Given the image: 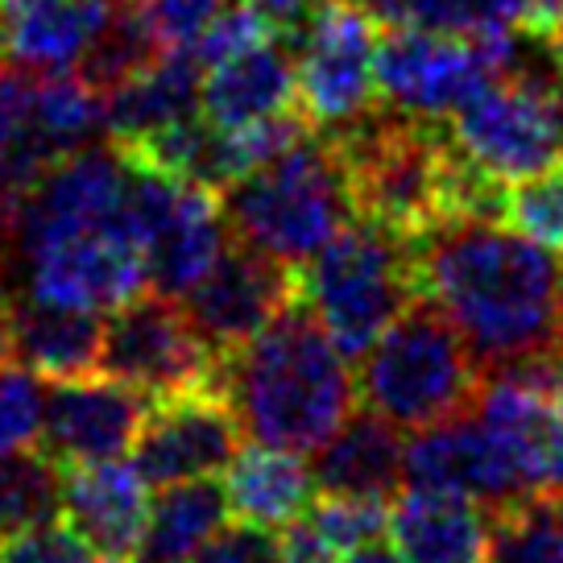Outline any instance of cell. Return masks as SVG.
<instances>
[{
	"label": "cell",
	"instance_id": "6da1fadb",
	"mask_svg": "<svg viewBox=\"0 0 563 563\" xmlns=\"http://www.w3.org/2000/svg\"><path fill=\"white\" fill-rule=\"evenodd\" d=\"M410 245L419 299H431L456 323L481 373L560 349V262L547 245L497 220L440 224Z\"/></svg>",
	"mask_w": 563,
	"mask_h": 563
},
{
	"label": "cell",
	"instance_id": "7a4b0ae2",
	"mask_svg": "<svg viewBox=\"0 0 563 563\" xmlns=\"http://www.w3.org/2000/svg\"><path fill=\"white\" fill-rule=\"evenodd\" d=\"M208 389L236 410L241 431L253 443L299 456L323 448L361 402L349 356L335 349L302 295L286 302L249 344L220 352Z\"/></svg>",
	"mask_w": 563,
	"mask_h": 563
},
{
	"label": "cell",
	"instance_id": "3957f363",
	"mask_svg": "<svg viewBox=\"0 0 563 563\" xmlns=\"http://www.w3.org/2000/svg\"><path fill=\"white\" fill-rule=\"evenodd\" d=\"M229 232L278 262H311L349 220H356L344 162L328 133H311L220 191Z\"/></svg>",
	"mask_w": 563,
	"mask_h": 563
},
{
	"label": "cell",
	"instance_id": "277c9868",
	"mask_svg": "<svg viewBox=\"0 0 563 563\" xmlns=\"http://www.w3.org/2000/svg\"><path fill=\"white\" fill-rule=\"evenodd\" d=\"M481 365L431 299H415L377 335L356 373V394L373 415L402 431H427L473 410Z\"/></svg>",
	"mask_w": 563,
	"mask_h": 563
},
{
	"label": "cell",
	"instance_id": "5b68a950",
	"mask_svg": "<svg viewBox=\"0 0 563 563\" xmlns=\"http://www.w3.org/2000/svg\"><path fill=\"white\" fill-rule=\"evenodd\" d=\"M299 295L349 361H361L394 319L419 299L415 245L373 220H349L311 262L299 265Z\"/></svg>",
	"mask_w": 563,
	"mask_h": 563
},
{
	"label": "cell",
	"instance_id": "8992f818",
	"mask_svg": "<svg viewBox=\"0 0 563 563\" xmlns=\"http://www.w3.org/2000/svg\"><path fill=\"white\" fill-rule=\"evenodd\" d=\"M510 37L501 34H440L422 25H389L377 42V96L398 112L443 121L476 91L506 79Z\"/></svg>",
	"mask_w": 563,
	"mask_h": 563
},
{
	"label": "cell",
	"instance_id": "52a82bcc",
	"mask_svg": "<svg viewBox=\"0 0 563 563\" xmlns=\"http://www.w3.org/2000/svg\"><path fill=\"white\" fill-rule=\"evenodd\" d=\"M129 220L145 249L150 290L183 299L229 245V220L220 191L170 175L129 166Z\"/></svg>",
	"mask_w": 563,
	"mask_h": 563
},
{
	"label": "cell",
	"instance_id": "ba28073f",
	"mask_svg": "<svg viewBox=\"0 0 563 563\" xmlns=\"http://www.w3.org/2000/svg\"><path fill=\"white\" fill-rule=\"evenodd\" d=\"M13 262H21L25 295L75 311H117L133 295L150 290L145 249L129 220V199L112 220L13 249Z\"/></svg>",
	"mask_w": 563,
	"mask_h": 563
},
{
	"label": "cell",
	"instance_id": "9c48e42d",
	"mask_svg": "<svg viewBox=\"0 0 563 563\" xmlns=\"http://www.w3.org/2000/svg\"><path fill=\"white\" fill-rule=\"evenodd\" d=\"M382 25L356 0H319L290 37L299 70V104L319 129H340L373 108Z\"/></svg>",
	"mask_w": 563,
	"mask_h": 563
},
{
	"label": "cell",
	"instance_id": "30bf717a",
	"mask_svg": "<svg viewBox=\"0 0 563 563\" xmlns=\"http://www.w3.org/2000/svg\"><path fill=\"white\" fill-rule=\"evenodd\" d=\"M216 352L195 332L183 302L141 290L104 319L100 373L141 389L150 402L166 394L208 386Z\"/></svg>",
	"mask_w": 563,
	"mask_h": 563
},
{
	"label": "cell",
	"instance_id": "8fae6325",
	"mask_svg": "<svg viewBox=\"0 0 563 563\" xmlns=\"http://www.w3.org/2000/svg\"><path fill=\"white\" fill-rule=\"evenodd\" d=\"M290 299H299V269L229 236L211 269L183 295V311L216 356L249 344Z\"/></svg>",
	"mask_w": 563,
	"mask_h": 563
},
{
	"label": "cell",
	"instance_id": "7c38bea8",
	"mask_svg": "<svg viewBox=\"0 0 563 563\" xmlns=\"http://www.w3.org/2000/svg\"><path fill=\"white\" fill-rule=\"evenodd\" d=\"M448 129L460 150L501 183L539 175L563 158V133L547 91L514 79H497L476 91L468 104L448 117Z\"/></svg>",
	"mask_w": 563,
	"mask_h": 563
},
{
	"label": "cell",
	"instance_id": "4fadbf2b",
	"mask_svg": "<svg viewBox=\"0 0 563 563\" xmlns=\"http://www.w3.org/2000/svg\"><path fill=\"white\" fill-rule=\"evenodd\" d=\"M241 419L216 389H183L154 398L133 443V464L145 485H178L229 468L241 452Z\"/></svg>",
	"mask_w": 563,
	"mask_h": 563
},
{
	"label": "cell",
	"instance_id": "5bb4252c",
	"mask_svg": "<svg viewBox=\"0 0 563 563\" xmlns=\"http://www.w3.org/2000/svg\"><path fill=\"white\" fill-rule=\"evenodd\" d=\"M145 410H150V398L108 373L63 377L46 386L42 427L34 443L58 468L117 460L133 452Z\"/></svg>",
	"mask_w": 563,
	"mask_h": 563
},
{
	"label": "cell",
	"instance_id": "9a60e30c",
	"mask_svg": "<svg viewBox=\"0 0 563 563\" xmlns=\"http://www.w3.org/2000/svg\"><path fill=\"white\" fill-rule=\"evenodd\" d=\"M406 485L460 493L485 510L530 497L527 481L518 476L497 435L476 419V410L419 431V440L406 448Z\"/></svg>",
	"mask_w": 563,
	"mask_h": 563
},
{
	"label": "cell",
	"instance_id": "2e32d148",
	"mask_svg": "<svg viewBox=\"0 0 563 563\" xmlns=\"http://www.w3.org/2000/svg\"><path fill=\"white\" fill-rule=\"evenodd\" d=\"M473 410L506 448L530 493L563 497V415L551 389L493 369L481 373Z\"/></svg>",
	"mask_w": 563,
	"mask_h": 563
},
{
	"label": "cell",
	"instance_id": "e0dca14e",
	"mask_svg": "<svg viewBox=\"0 0 563 563\" xmlns=\"http://www.w3.org/2000/svg\"><path fill=\"white\" fill-rule=\"evenodd\" d=\"M63 518L112 563L137 560L150 501L133 460H96L63 468Z\"/></svg>",
	"mask_w": 563,
	"mask_h": 563
},
{
	"label": "cell",
	"instance_id": "ac0fdd59",
	"mask_svg": "<svg viewBox=\"0 0 563 563\" xmlns=\"http://www.w3.org/2000/svg\"><path fill=\"white\" fill-rule=\"evenodd\" d=\"M112 0H0V58L30 75L79 67Z\"/></svg>",
	"mask_w": 563,
	"mask_h": 563
},
{
	"label": "cell",
	"instance_id": "d6986e66",
	"mask_svg": "<svg viewBox=\"0 0 563 563\" xmlns=\"http://www.w3.org/2000/svg\"><path fill=\"white\" fill-rule=\"evenodd\" d=\"M199 108H203V121L224 133L299 108V70H295L290 37L278 34L253 51L208 67V79L199 88Z\"/></svg>",
	"mask_w": 563,
	"mask_h": 563
},
{
	"label": "cell",
	"instance_id": "ffe728a7",
	"mask_svg": "<svg viewBox=\"0 0 563 563\" xmlns=\"http://www.w3.org/2000/svg\"><path fill=\"white\" fill-rule=\"evenodd\" d=\"M389 539L406 563H485L489 510L460 493L406 485L389 506Z\"/></svg>",
	"mask_w": 563,
	"mask_h": 563
},
{
	"label": "cell",
	"instance_id": "44dd1931",
	"mask_svg": "<svg viewBox=\"0 0 563 563\" xmlns=\"http://www.w3.org/2000/svg\"><path fill=\"white\" fill-rule=\"evenodd\" d=\"M319 493L344 497H382L394 501L406 485V443L402 427L365 410H352L332 440L316 448L311 460Z\"/></svg>",
	"mask_w": 563,
	"mask_h": 563
},
{
	"label": "cell",
	"instance_id": "7402d4cb",
	"mask_svg": "<svg viewBox=\"0 0 563 563\" xmlns=\"http://www.w3.org/2000/svg\"><path fill=\"white\" fill-rule=\"evenodd\" d=\"M104 319L100 311H75L13 290V365L42 382L100 373Z\"/></svg>",
	"mask_w": 563,
	"mask_h": 563
},
{
	"label": "cell",
	"instance_id": "603a6c76",
	"mask_svg": "<svg viewBox=\"0 0 563 563\" xmlns=\"http://www.w3.org/2000/svg\"><path fill=\"white\" fill-rule=\"evenodd\" d=\"M229 493V514L236 522L262 530L295 527L316 501V476L311 464H302L299 452L253 443L241 448L224 476Z\"/></svg>",
	"mask_w": 563,
	"mask_h": 563
},
{
	"label": "cell",
	"instance_id": "cb8c5ba5",
	"mask_svg": "<svg viewBox=\"0 0 563 563\" xmlns=\"http://www.w3.org/2000/svg\"><path fill=\"white\" fill-rule=\"evenodd\" d=\"M199 63L195 54H158L150 67L104 91V129L112 141H137L166 124L195 117L199 104Z\"/></svg>",
	"mask_w": 563,
	"mask_h": 563
},
{
	"label": "cell",
	"instance_id": "d4e9b609",
	"mask_svg": "<svg viewBox=\"0 0 563 563\" xmlns=\"http://www.w3.org/2000/svg\"><path fill=\"white\" fill-rule=\"evenodd\" d=\"M229 518V493L220 481H178L162 485L158 501L150 506L133 563H187Z\"/></svg>",
	"mask_w": 563,
	"mask_h": 563
},
{
	"label": "cell",
	"instance_id": "484cf974",
	"mask_svg": "<svg viewBox=\"0 0 563 563\" xmlns=\"http://www.w3.org/2000/svg\"><path fill=\"white\" fill-rule=\"evenodd\" d=\"M37 79L30 70L13 67L0 58V183L34 191L37 178L51 170L58 154L34 124Z\"/></svg>",
	"mask_w": 563,
	"mask_h": 563
},
{
	"label": "cell",
	"instance_id": "4316f807",
	"mask_svg": "<svg viewBox=\"0 0 563 563\" xmlns=\"http://www.w3.org/2000/svg\"><path fill=\"white\" fill-rule=\"evenodd\" d=\"M485 563H563V497L530 493L493 506Z\"/></svg>",
	"mask_w": 563,
	"mask_h": 563
},
{
	"label": "cell",
	"instance_id": "83f0119b",
	"mask_svg": "<svg viewBox=\"0 0 563 563\" xmlns=\"http://www.w3.org/2000/svg\"><path fill=\"white\" fill-rule=\"evenodd\" d=\"M158 54L162 46L154 30H150L141 0H112L104 30L96 34L88 54L79 58V79H88L91 88L104 96L117 84H124L129 75H137L141 67H150Z\"/></svg>",
	"mask_w": 563,
	"mask_h": 563
},
{
	"label": "cell",
	"instance_id": "f1b7e54d",
	"mask_svg": "<svg viewBox=\"0 0 563 563\" xmlns=\"http://www.w3.org/2000/svg\"><path fill=\"white\" fill-rule=\"evenodd\" d=\"M54 518H63V468L37 448L0 460V539Z\"/></svg>",
	"mask_w": 563,
	"mask_h": 563
},
{
	"label": "cell",
	"instance_id": "f546056e",
	"mask_svg": "<svg viewBox=\"0 0 563 563\" xmlns=\"http://www.w3.org/2000/svg\"><path fill=\"white\" fill-rule=\"evenodd\" d=\"M34 124L37 133L51 141L54 154L67 158L75 150L91 145L96 129H104V96L91 88L88 79H70L67 70L46 75V79H37Z\"/></svg>",
	"mask_w": 563,
	"mask_h": 563
},
{
	"label": "cell",
	"instance_id": "4dcf8cb0",
	"mask_svg": "<svg viewBox=\"0 0 563 563\" xmlns=\"http://www.w3.org/2000/svg\"><path fill=\"white\" fill-rule=\"evenodd\" d=\"M534 0H389L386 25H422L440 34H501L522 30Z\"/></svg>",
	"mask_w": 563,
	"mask_h": 563
},
{
	"label": "cell",
	"instance_id": "1f68e13d",
	"mask_svg": "<svg viewBox=\"0 0 563 563\" xmlns=\"http://www.w3.org/2000/svg\"><path fill=\"white\" fill-rule=\"evenodd\" d=\"M506 220L547 249H563V158L506 191Z\"/></svg>",
	"mask_w": 563,
	"mask_h": 563
},
{
	"label": "cell",
	"instance_id": "d6a6232c",
	"mask_svg": "<svg viewBox=\"0 0 563 563\" xmlns=\"http://www.w3.org/2000/svg\"><path fill=\"white\" fill-rule=\"evenodd\" d=\"M389 506H394V501H382V497L319 493L316 501H311V510L302 514V518L344 555L352 547L382 539V530H389Z\"/></svg>",
	"mask_w": 563,
	"mask_h": 563
},
{
	"label": "cell",
	"instance_id": "836d02e7",
	"mask_svg": "<svg viewBox=\"0 0 563 563\" xmlns=\"http://www.w3.org/2000/svg\"><path fill=\"white\" fill-rule=\"evenodd\" d=\"M42 398H46V386L37 373L13 369L9 361L0 365V460L37 440Z\"/></svg>",
	"mask_w": 563,
	"mask_h": 563
},
{
	"label": "cell",
	"instance_id": "e575fe53",
	"mask_svg": "<svg viewBox=\"0 0 563 563\" xmlns=\"http://www.w3.org/2000/svg\"><path fill=\"white\" fill-rule=\"evenodd\" d=\"M0 563H112L70 527L67 518H54L42 527L18 530L0 539Z\"/></svg>",
	"mask_w": 563,
	"mask_h": 563
},
{
	"label": "cell",
	"instance_id": "d590c367",
	"mask_svg": "<svg viewBox=\"0 0 563 563\" xmlns=\"http://www.w3.org/2000/svg\"><path fill=\"white\" fill-rule=\"evenodd\" d=\"M162 54H191L229 0H141Z\"/></svg>",
	"mask_w": 563,
	"mask_h": 563
},
{
	"label": "cell",
	"instance_id": "8d00e7d4",
	"mask_svg": "<svg viewBox=\"0 0 563 563\" xmlns=\"http://www.w3.org/2000/svg\"><path fill=\"white\" fill-rule=\"evenodd\" d=\"M269 37H278V30H274L257 9L236 4V9H224L220 18L211 21L208 34L199 37V46H195L191 54L199 67H216V63H224L232 54H245V51H253V46H262Z\"/></svg>",
	"mask_w": 563,
	"mask_h": 563
},
{
	"label": "cell",
	"instance_id": "74e56055",
	"mask_svg": "<svg viewBox=\"0 0 563 563\" xmlns=\"http://www.w3.org/2000/svg\"><path fill=\"white\" fill-rule=\"evenodd\" d=\"M187 563H282V539L274 530L236 522L229 530H216Z\"/></svg>",
	"mask_w": 563,
	"mask_h": 563
},
{
	"label": "cell",
	"instance_id": "f35d334b",
	"mask_svg": "<svg viewBox=\"0 0 563 563\" xmlns=\"http://www.w3.org/2000/svg\"><path fill=\"white\" fill-rule=\"evenodd\" d=\"M335 555L340 551L307 518H299L295 527H286V534H282V563H335Z\"/></svg>",
	"mask_w": 563,
	"mask_h": 563
},
{
	"label": "cell",
	"instance_id": "ab89813d",
	"mask_svg": "<svg viewBox=\"0 0 563 563\" xmlns=\"http://www.w3.org/2000/svg\"><path fill=\"white\" fill-rule=\"evenodd\" d=\"M249 9H257L278 34L295 37L299 34V25L307 21V13L316 9V0H245Z\"/></svg>",
	"mask_w": 563,
	"mask_h": 563
},
{
	"label": "cell",
	"instance_id": "60d3db41",
	"mask_svg": "<svg viewBox=\"0 0 563 563\" xmlns=\"http://www.w3.org/2000/svg\"><path fill=\"white\" fill-rule=\"evenodd\" d=\"M13 274H0V365L13 361Z\"/></svg>",
	"mask_w": 563,
	"mask_h": 563
},
{
	"label": "cell",
	"instance_id": "b9f144b4",
	"mask_svg": "<svg viewBox=\"0 0 563 563\" xmlns=\"http://www.w3.org/2000/svg\"><path fill=\"white\" fill-rule=\"evenodd\" d=\"M340 563H406V555L398 551V547L373 539V543H361V547H352V551H344V560Z\"/></svg>",
	"mask_w": 563,
	"mask_h": 563
},
{
	"label": "cell",
	"instance_id": "7bdbcfd3",
	"mask_svg": "<svg viewBox=\"0 0 563 563\" xmlns=\"http://www.w3.org/2000/svg\"><path fill=\"white\" fill-rule=\"evenodd\" d=\"M527 25L530 30H543V34L563 30V0H534V13H530Z\"/></svg>",
	"mask_w": 563,
	"mask_h": 563
},
{
	"label": "cell",
	"instance_id": "ee69618b",
	"mask_svg": "<svg viewBox=\"0 0 563 563\" xmlns=\"http://www.w3.org/2000/svg\"><path fill=\"white\" fill-rule=\"evenodd\" d=\"M555 332H560V349H563V262H560V290H555Z\"/></svg>",
	"mask_w": 563,
	"mask_h": 563
},
{
	"label": "cell",
	"instance_id": "f6af8a7d",
	"mask_svg": "<svg viewBox=\"0 0 563 563\" xmlns=\"http://www.w3.org/2000/svg\"><path fill=\"white\" fill-rule=\"evenodd\" d=\"M356 4H365V9H373L377 18L386 21V9H389V0H356Z\"/></svg>",
	"mask_w": 563,
	"mask_h": 563
},
{
	"label": "cell",
	"instance_id": "bcb514c9",
	"mask_svg": "<svg viewBox=\"0 0 563 563\" xmlns=\"http://www.w3.org/2000/svg\"><path fill=\"white\" fill-rule=\"evenodd\" d=\"M0 274H13V253H0Z\"/></svg>",
	"mask_w": 563,
	"mask_h": 563
},
{
	"label": "cell",
	"instance_id": "7dc6e473",
	"mask_svg": "<svg viewBox=\"0 0 563 563\" xmlns=\"http://www.w3.org/2000/svg\"><path fill=\"white\" fill-rule=\"evenodd\" d=\"M555 406H560V415H563V377H560V386H555Z\"/></svg>",
	"mask_w": 563,
	"mask_h": 563
}]
</instances>
